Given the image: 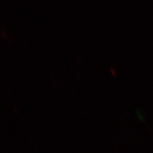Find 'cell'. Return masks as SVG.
Masks as SVG:
<instances>
[]
</instances>
